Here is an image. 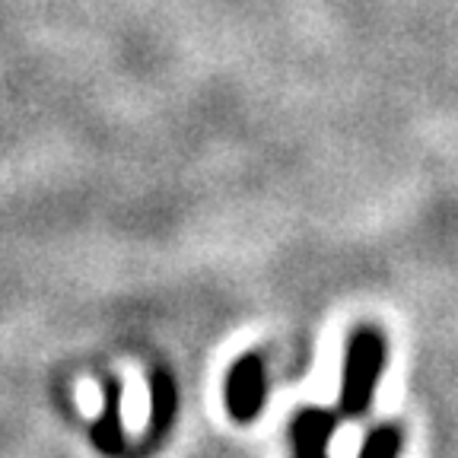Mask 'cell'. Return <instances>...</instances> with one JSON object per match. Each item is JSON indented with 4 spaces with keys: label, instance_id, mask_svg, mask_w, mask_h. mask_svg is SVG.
<instances>
[{
    "label": "cell",
    "instance_id": "6da1fadb",
    "mask_svg": "<svg viewBox=\"0 0 458 458\" xmlns=\"http://www.w3.org/2000/svg\"><path fill=\"white\" fill-rule=\"evenodd\" d=\"M386 369V337L376 328L363 325L347 341V360H344V386H341V414L363 417L369 408L372 388L379 372Z\"/></svg>",
    "mask_w": 458,
    "mask_h": 458
},
{
    "label": "cell",
    "instance_id": "7a4b0ae2",
    "mask_svg": "<svg viewBox=\"0 0 458 458\" xmlns=\"http://www.w3.org/2000/svg\"><path fill=\"white\" fill-rule=\"evenodd\" d=\"M335 437V414L325 408H309L293 423V445L296 458H328L325 443ZM401 445V433L394 427H376L366 437L363 455L360 458H394Z\"/></svg>",
    "mask_w": 458,
    "mask_h": 458
},
{
    "label": "cell",
    "instance_id": "3957f363",
    "mask_svg": "<svg viewBox=\"0 0 458 458\" xmlns=\"http://www.w3.org/2000/svg\"><path fill=\"white\" fill-rule=\"evenodd\" d=\"M265 363L258 353H245L226 376V408L239 423H249L265 408Z\"/></svg>",
    "mask_w": 458,
    "mask_h": 458
},
{
    "label": "cell",
    "instance_id": "277c9868",
    "mask_svg": "<svg viewBox=\"0 0 458 458\" xmlns=\"http://www.w3.org/2000/svg\"><path fill=\"white\" fill-rule=\"evenodd\" d=\"M102 392H106V411L96 420L93 427V443L99 445L108 455H122L124 452V437H122V423H118V398H122V386L114 379L102 382Z\"/></svg>",
    "mask_w": 458,
    "mask_h": 458
},
{
    "label": "cell",
    "instance_id": "5b68a950",
    "mask_svg": "<svg viewBox=\"0 0 458 458\" xmlns=\"http://www.w3.org/2000/svg\"><path fill=\"white\" fill-rule=\"evenodd\" d=\"M150 398H153V417H150V433H163L172 420L175 411V386L163 369L150 376Z\"/></svg>",
    "mask_w": 458,
    "mask_h": 458
}]
</instances>
